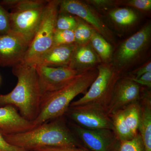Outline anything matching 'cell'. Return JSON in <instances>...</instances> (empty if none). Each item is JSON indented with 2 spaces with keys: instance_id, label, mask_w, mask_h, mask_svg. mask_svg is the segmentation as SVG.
I'll return each mask as SVG.
<instances>
[{
  "instance_id": "cell-1",
  "label": "cell",
  "mask_w": 151,
  "mask_h": 151,
  "mask_svg": "<svg viewBox=\"0 0 151 151\" xmlns=\"http://www.w3.org/2000/svg\"><path fill=\"white\" fill-rule=\"evenodd\" d=\"M3 135L11 145L31 151L47 147L82 146L68 127L64 116L27 132Z\"/></svg>"
},
{
  "instance_id": "cell-2",
  "label": "cell",
  "mask_w": 151,
  "mask_h": 151,
  "mask_svg": "<svg viewBox=\"0 0 151 151\" xmlns=\"http://www.w3.org/2000/svg\"><path fill=\"white\" fill-rule=\"evenodd\" d=\"M12 72L17 78L16 86L8 94H0V107L14 106L22 117L32 122L39 113L42 97L35 65L21 63L12 67Z\"/></svg>"
},
{
  "instance_id": "cell-3",
  "label": "cell",
  "mask_w": 151,
  "mask_h": 151,
  "mask_svg": "<svg viewBox=\"0 0 151 151\" xmlns=\"http://www.w3.org/2000/svg\"><path fill=\"white\" fill-rule=\"evenodd\" d=\"M98 74L97 68L77 75L72 81L58 90L42 96L39 113L32 124L35 127L64 116L72 100L86 93Z\"/></svg>"
},
{
  "instance_id": "cell-4",
  "label": "cell",
  "mask_w": 151,
  "mask_h": 151,
  "mask_svg": "<svg viewBox=\"0 0 151 151\" xmlns=\"http://www.w3.org/2000/svg\"><path fill=\"white\" fill-rule=\"evenodd\" d=\"M151 23L148 22L134 34L117 45L111 64L122 76L142 63L150 54Z\"/></svg>"
},
{
  "instance_id": "cell-5",
  "label": "cell",
  "mask_w": 151,
  "mask_h": 151,
  "mask_svg": "<svg viewBox=\"0 0 151 151\" xmlns=\"http://www.w3.org/2000/svg\"><path fill=\"white\" fill-rule=\"evenodd\" d=\"M97 68L98 74L89 90L79 100L71 102L69 106L93 105L106 111L116 83L123 76L115 70L111 63H102Z\"/></svg>"
},
{
  "instance_id": "cell-6",
  "label": "cell",
  "mask_w": 151,
  "mask_h": 151,
  "mask_svg": "<svg viewBox=\"0 0 151 151\" xmlns=\"http://www.w3.org/2000/svg\"><path fill=\"white\" fill-rule=\"evenodd\" d=\"M60 0H48L36 34L26 52L22 63L34 65L38 58L52 46Z\"/></svg>"
},
{
  "instance_id": "cell-7",
  "label": "cell",
  "mask_w": 151,
  "mask_h": 151,
  "mask_svg": "<svg viewBox=\"0 0 151 151\" xmlns=\"http://www.w3.org/2000/svg\"><path fill=\"white\" fill-rule=\"evenodd\" d=\"M58 13L69 14L78 17L86 22L113 46L117 45L115 34L105 22L103 16L85 1L60 0Z\"/></svg>"
},
{
  "instance_id": "cell-8",
  "label": "cell",
  "mask_w": 151,
  "mask_h": 151,
  "mask_svg": "<svg viewBox=\"0 0 151 151\" xmlns=\"http://www.w3.org/2000/svg\"><path fill=\"white\" fill-rule=\"evenodd\" d=\"M45 5L12 11L10 12L9 33L20 39L29 47L39 27Z\"/></svg>"
},
{
  "instance_id": "cell-9",
  "label": "cell",
  "mask_w": 151,
  "mask_h": 151,
  "mask_svg": "<svg viewBox=\"0 0 151 151\" xmlns=\"http://www.w3.org/2000/svg\"><path fill=\"white\" fill-rule=\"evenodd\" d=\"M64 116L74 124L86 129L113 130L111 117L104 109L95 105L69 106Z\"/></svg>"
},
{
  "instance_id": "cell-10",
  "label": "cell",
  "mask_w": 151,
  "mask_h": 151,
  "mask_svg": "<svg viewBox=\"0 0 151 151\" xmlns=\"http://www.w3.org/2000/svg\"><path fill=\"white\" fill-rule=\"evenodd\" d=\"M68 125L79 142L90 151H116L118 148L117 143L119 141L113 130L87 129L73 122Z\"/></svg>"
},
{
  "instance_id": "cell-11",
  "label": "cell",
  "mask_w": 151,
  "mask_h": 151,
  "mask_svg": "<svg viewBox=\"0 0 151 151\" xmlns=\"http://www.w3.org/2000/svg\"><path fill=\"white\" fill-rule=\"evenodd\" d=\"M142 89L129 76H122L116 83L111 100L106 109L111 116L132 103L138 102L142 96Z\"/></svg>"
},
{
  "instance_id": "cell-12",
  "label": "cell",
  "mask_w": 151,
  "mask_h": 151,
  "mask_svg": "<svg viewBox=\"0 0 151 151\" xmlns=\"http://www.w3.org/2000/svg\"><path fill=\"white\" fill-rule=\"evenodd\" d=\"M35 65L42 96L60 89L79 74L68 66L51 67Z\"/></svg>"
},
{
  "instance_id": "cell-13",
  "label": "cell",
  "mask_w": 151,
  "mask_h": 151,
  "mask_svg": "<svg viewBox=\"0 0 151 151\" xmlns=\"http://www.w3.org/2000/svg\"><path fill=\"white\" fill-rule=\"evenodd\" d=\"M28 47L9 33L0 35V66L13 67L22 62Z\"/></svg>"
},
{
  "instance_id": "cell-14",
  "label": "cell",
  "mask_w": 151,
  "mask_h": 151,
  "mask_svg": "<svg viewBox=\"0 0 151 151\" xmlns=\"http://www.w3.org/2000/svg\"><path fill=\"white\" fill-rule=\"evenodd\" d=\"M32 122L22 117L12 105L0 107V133L3 135L19 134L32 129Z\"/></svg>"
},
{
  "instance_id": "cell-15",
  "label": "cell",
  "mask_w": 151,
  "mask_h": 151,
  "mask_svg": "<svg viewBox=\"0 0 151 151\" xmlns=\"http://www.w3.org/2000/svg\"><path fill=\"white\" fill-rule=\"evenodd\" d=\"M104 14L114 29L119 33L127 32L134 28L140 19L139 12L128 7H117Z\"/></svg>"
},
{
  "instance_id": "cell-16",
  "label": "cell",
  "mask_w": 151,
  "mask_h": 151,
  "mask_svg": "<svg viewBox=\"0 0 151 151\" xmlns=\"http://www.w3.org/2000/svg\"><path fill=\"white\" fill-rule=\"evenodd\" d=\"M102 63L90 43L76 44L68 67L81 74L97 68Z\"/></svg>"
},
{
  "instance_id": "cell-17",
  "label": "cell",
  "mask_w": 151,
  "mask_h": 151,
  "mask_svg": "<svg viewBox=\"0 0 151 151\" xmlns=\"http://www.w3.org/2000/svg\"><path fill=\"white\" fill-rule=\"evenodd\" d=\"M76 44L53 46L38 58L34 65L51 67L68 66Z\"/></svg>"
},
{
  "instance_id": "cell-18",
  "label": "cell",
  "mask_w": 151,
  "mask_h": 151,
  "mask_svg": "<svg viewBox=\"0 0 151 151\" xmlns=\"http://www.w3.org/2000/svg\"><path fill=\"white\" fill-rule=\"evenodd\" d=\"M141 107L140 118L138 130L145 151H151V101L150 93L144 92Z\"/></svg>"
},
{
  "instance_id": "cell-19",
  "label": "cell",
  "mask_w": 151,
  "mask_h": 151,
  "mask_svg": "<svg viewBox=\"0 0 151 151\" xmlns=\"http://www.w3.org/2000/svg\"><path fill=\"white\" fill-rule=\"evenodd\" d=\"M89 43L103 63H111L114 49L111 43L95 30L93 32Z\"/></svg>"
},
{
  "instance_id": "cell-20",
  "label": "cell",
  "mask_w": 151,
  "mask_h": 151,
  "mask_svg": "<svg viewBox=\"0 0 151 151\" xmlns=\"http://www.w3.org/2000/svg\"><path fill=\"white\" fill-rule=\"evenodd\" d=\"M110 117L113 122V132L119 142L129 140L135 137L126 124L123 110L117 111Z\"/></svg>"
},
{
  "instance_id": "cell-21",
  "label": "cell",
  "mask_w": 151,
  "mask_h": 151,
  "mask_svg": "<svg viewBox=\"0 0 151 151\" xmlns=\"http://www.w3.org/2000/svg\"><path fill=\"white\" fill-rule=\"evenodd\" d=\"M138 103H132L122 109L126 124L134 137L138 134L140 118V105Z\"/></svg>"
},
{
  "instance_id": "cell-22",
  "label": "cell",
  "mask_w": 151,
  "mask_h": 151,
  "mask_svg": "<svg viewBox=\"0 0 151 151\" xmlns=\"http://www.w3.org/2000/svg\"><path fill=\"white\" fill-rule=\"evenodd\" d=\"M77 24L74 31L75 43L77 45L89 43L94 30L83 20L75 17Z\"/></svg>"
},
{
  "instance_id": "cell-23",
  "label": "cell",
  "mask_w": 151,
  "mask_h": 151,
  "mask_svg": "<svg viewBox=\"0 0 151 151\" xmlns=\"http://www.w3.org/2000/svg\"><path fill=\"white\" fill-rule=\"evenodd\" d=\"M47 0H2L1 4L7 10H19L29 8L45 5Z\"/></svg>"
},
{
  "instance_id": "cell-24",
  "label": "cell",
  "mask_w": 151,
  "mask_h": 151,
  "mask_svg": "<svg viewBox=\"0 0 151 151\" xmlns=\"http://www.w3.org/2000/svg\"><path fill=\"white\" fill-rule=\"evenodd\" d=\"M74 43H76L73 31L55 29L52 46L68 45Z\"/></svg>"
},
{
  "instance_id": "cell-25",
  "label": "cell",
  "mask_w": 151,
  "mask_h": 151,
  "mask_svg": "<svg viewBox=\"0 0 151 151\" xmlns=\"http://www.w3.org/2000/svg\"><path fill=\"white\" fill-rule=\"evenodd\" d=\"M116 151H145L139 134L129 140L120 141Z\"/></svg>"
},
{
  "instance_id": "cell-26",
  "label": "cell",
  "mask_w": 151,
  "mask_h": 151,
  "mask_svg": "<svg viewBox=\"0 0 151 151\" xmlns=\"http://www.w3.org/2000/svg\"><path fill=\"white\" fill-rule=\"evenodd\" d=\"M77 22L75 16L68 14L58 13L56 22V29L74 31Z\"/></svg>"
},
{
  "instance_id": "cell-27",
  "label": "cell",
  "mask_w": 151,
  "mask_h": 151,
  "mask_svg": "<svg viewBox=\"0 0 151 151\" xmlns=\"http://www.w3.org/2000/svg\"><path fill=\"white\" fill-rule=\"evenodd\" d=\"M85 1L98 12L105 13L111 9L121 6L122 0H86Z\"/></svg>"
},
{
  "instance_id": "cell-28",
  "label": "cell",
  "mask_w": 151,
  "mask_h": 151,
  "mask_svg": "<svg viewBox=\"0 0 151 151\" xmlns=\"http://www.w3.org/2000/svg\"><path fill=\"white\" fill-rule=\"evenodd\" d=\"M121 6L128 7L141 12L149 13L151 10V0H122Z\"/></svg>"
},
{
  "instance_id": "cell-29",
  "label": "cell",
  "mask_w": 151,
  "mask_h": 151,
  "mask_svg": "<svg viewBox=\"0 0 151 151\" xmlns=\"http://www.w3.org/2000/svg\"><path fill=\"white\" fill-rule=\"evenodd\" d=\"M10 32V12L0 3V35Z\"/></svg>"
},
{
  "instance_id": "cell-30",
  "label": "cell",
  "mask_w": 151,
  "mask_h": 151,
  "mask_svg": "<svg viewBox=\"0 0 151 151\" xmlns=\"http://www.w3.org/2000/svg\"><path fill=\"white\" fill-rule=\"evenodd\" d=\"M33 151H91L84 147H47L36 149Z\"/></svg>"
},
{
  "instance_id": "cell-31",
  "label": "cell",
  "mask_w": 151,
  "mask_h": 151,
  "mask_svg": "<svg viewBox=\"0 0 151 151\" xmlns=\"http://www.w3.org/2000/svg\"><path fill=\"white\" fill-rule=\"evenodd\" d=\"M148 72H151V59L143 63L142 65L137 69L132 70L129 76L133 78H138Z\"/></svg>"
},
{
  "instance_id": "cell-32",
  "label": "cell",
  "mask_w": 151,
  "mask_h": 151,
  "mask_svg": "<svg viewBox=\"0 0 151 151\" xmlns=\"http://www.w3.org/2000/svg\"><path fill=\"white\" fill-rule=\"evenodd\" d=\"M0 151H31L24 150L11 145L4 138L1 133H0Z\"/></svg>"
},
{
  "instance_id": "cell-33",
  "label": "cell",
  "mask_w": 151,
  "mask_h": 151,
  "mask_svg": "<svg viewBox=\"0 0 151 151\" xmlns=\"http://www.w3.org/2000/svg\"><path fill=\"white\" fill-rule=\"evenodd\" d=\"M131 77L136 83L141 86H147L149 88L151 87V72H148L142 75L139 78H134Z\"/></svg>"
},
{
  "instance_id": "cell-34",
  "label": "cell",
  "mask_w": 151,
  "mask_h": 151,
  "mask_svg": "<svg viewBox=\"0 0 151 151\" xmlns=\"http://www.w3.org/2000/svg\"><path fill=\"white\" fill-rule=\"evenodd\" d=\"M0 81H1V77H0Z\"/></svg>"
}]
</instances>
